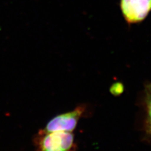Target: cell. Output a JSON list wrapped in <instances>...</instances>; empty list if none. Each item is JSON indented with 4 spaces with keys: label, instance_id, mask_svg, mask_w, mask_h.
<instances>
[{
    "label": "cell",
    "instance_id": "obj_2",
    "mask_svg": "<svg viewBox=\"0 0 151 151\" xmlns=\"http://www.w3.org/2000/svg\"><path fill=\"white\" fill-rule=\"evenodd\" d=\"M120 8L127 23H138L151 12V0H120Z\"/></svg>",
    "mask_w": 151,
    "mask_h": 151
},
{
    "label": "cell",
    "instance_id": "obj_1",
    "mask_svg": "<svg viewBox=\"0 0 151 151\" xmlns=\"http://www.w3.org/2000/svg\"><path fill=\"white\" fill-rule=\"evenodd\" d=\"M37 142L40 151H70L74 147V135L69 132L42 130Z\"/></svg>",
    "mask_w": 151,
    "mask_h": 151
},
{
    "label": "cell",
    "instance_id": "obj_3",
    "mask_svg": "<svg viewBox=\"0 0 151 151\" xmlns=\"http://www.w3.org/2000/svg\"><path fill=\"white\" fill-rule=\"evenodd\" d=\"M84 111L83 106H78L72 111L63 113L52 119L43 130L45 132L57 131L70 132L74 130Z\"/></svg>",
    "mask_w": 151,
    "mask_h": 151
},
{
    "label": "cell",
    "instance_id": "obj_5",
    "mask_svg": "<svg viewBox=\"0 0 151 151\" xmlns=\"http://www.w3.org/2000/svg\"><path fill=\"white\" fill-rule=\"evenodd\" d=\"M147 113H148V118H147V129L148 131L150 134H151V97L148 100L147 103Z\"/></svg>",
    "mask_w": 151,
    "mask_h": 151
},
{
    "label": "cell",
    "instance_id": "obj_4",
    "mask_svg": "<svg viewBox=\"0 0 151 151\" xmlns=\"http://www.w3.org/2000/svg\"><path fill=\"white\" fill-rule=\"evenodd\" d=\"M123 91H124V87H123L122 84L119 83L114 84L111 88V92L115 95L120 94Z\"/></svg>",
    "mask_w": 151,
    "mask_h": 151
}]
</instances>
